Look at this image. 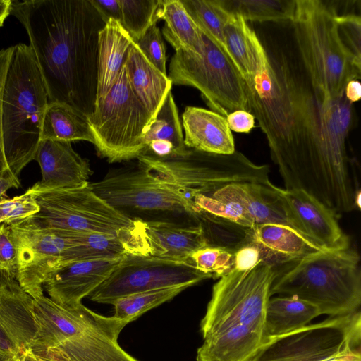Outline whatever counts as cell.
<instances>
[{
	"label": "cell",
	"mask_w": 361,
	"mask_h": 361,
	"mask_svg": "<svg viewBox=\"0 0 361 361\" xmlns=\"http://www.w3.org/2000/svg\"><path fill=\"white\" fill-rule=\"evenodd\" d=\"M265 49L266 71L245 81L248 111L267 137L285 189L305 191L338 219L355 209L359 190L347 150L353 104L345 95L331 99L314 88L299 57L286 47Z\"/></svg>",
	"instance_id": "obj_1"
},
{
	"label": "cell",
	"mask_w": 361,
	"mask_h": 361,
	"mask_svg": "<svg viewBox=\"0 0 361 361\" xmlns=\"http://www.w3.org/2000/svg\"><path fill=\"white\" fill-rule=\"evenodd\" d=\"M11 13L27 33L49 102L89 116L97 101L99 35L106 25L90 1L12 0Z\"/></svg>",
	"instance_id": "obj_2"
},
{
	"label": "cell",
	"mask_w": 361,
	"mask_h": 361,
	"mask_svg": "<svg viewBox=\"0 0 361 361\" xmlns=\"http://www.w3.org/2000/svg\"><path fill=\"white\" fill-rule=\"evenodd\" d=\"M278 267L261 262L233 269L213 286L200 323L197 361H250L266 341L265 313Z\"/></svg>",
	"instance_id": "obj_3"
},
{
	"label": "cell",
	"mask_w": 361,
	"mask_h": 361,
	"mask_svg": "<svg viewBox=\"0 0 361 361\" xmlns=\"http://www.w3.org/2000/svg\"><path fill=\"white\" fill-rule=\"evenodd\" d=\"M336 1L295 0V47L312 85L331 99L345 95L348 82L359 80L361 59L346 47L337 21Z\"/></svg>",
	"instance_id": "obj_4"
},
{
	"label": "cell",
	"mask_w": 361,
	"mask_h": 361,
	"mask_svg": "<svg viewBox=\"0 0 361 361\" xmlns=\"http://www.w3.org/2000/svg\"><path fill=\"white\" fill-rule=\"evenodd\" d=\"M360 262V255L350 247L322 250L278 268L271 295L295 296L330 317L353 313L361 304Z\"/></svg>",
	"instance_id": "obj_5"
},
{
	"label": "cell",
	"mask_w": 361,
	"mask_h": 361,
	"mask_svg": "<svg viewBox=\"0 0 361 361\" xmlns=\"http://www.w3.org/2000/svg\"><path fill=\"white\" fill-rule=\"evenodd\" d=\"M47 90L30 45L18 44L9 65L1 100V130L11 171L20 175L40 141Z\"/></svg>",
	"instance_id": "obj_6"
},
{
	"label": "cell",
	"mask_w": 361,
	"mask_h": 361,
	"mask_svg": "<svg viewBox=\"0 0 361 361\" xmlns=\"http://www.w3.org/2000/svg\"><path fill=\"white\" fill-rule=\"evenodd\" d=\"M32 193L39 210L19 221L41 228L114 235L123 242L129 254L149 255L144 221L128 217L88 185Z\"/></svg>",
	"instance_id": "obj_7"
},
{
	"label": "cell",
	"mask_w": 361,
	"mask_h": 361,
	"mask_svg": "<svg viewBox=\"0 0 361 361\" xmlns=\"http://www.w3.org/2000/svg\"><path fill=\"white\" fill-rule=\"evenodd\" d=\"M137 159L149 176L173 189L190 207L194 196L210 193L226 185L270 181L268 165L256 164L236 150L225 155L189 149L180 157L143 154Z\"/></svg>",
	"instance_id": "obj_8"
},
{
	"label": "cell",
	"mask_w": 361,
	"mask_h": 361,
	"mask_svg": "<svg viewBox=\"0 0 361 361\" xmlns=\"http://www.w3.org/2000/svg\"><path fill=\"white\" fill-rule=\"evenodd\" d=\"M87 119L96 149L109 162L143 154V137L153 119L133 92L124 66L109 92L97 100Z\"/></svg>",
	"instance_id": "obj_9"
},
{
	"label": "cell",
	"mask_w": 361,
	"mask_h": 361,
	"mask_svg": "<svg viewBox=\"0 0 361 361\" xmlns=\"http://www.w3.org/2000/svg\"><path fill=\"white\" fill-rule=\"evenodd\" d=\"M250 361H361V313L268 338Z\"/></svg>",
	"instance_id": "obj_10"
},
{
	"label": "cell",
	"mask_w": 361,
	"mask_h": 361,
	"mask_svg": "<svg viewBox=\"0 0 361 361\" xmlns=\"http://www.w3.org/2000/svg\"><path fill=\"white\" fill-rule=\"evenodd\" d=\"M204 36L200 54L176 51L169 64L172 85L197 89L213 111L224 117L237 110L248 111L246 83L228 55Z\"/></svg>",
	"instance_id": "obj_11"
},
{
	"label": "cell",
	"mask_w": 361,
	"mask_h": 361,
	"mask_svg": "<svg viewBox=\"0 0 361 361\" xmlns=\"http://www.w3.org/2000/svg\"><path fill=\"white\" fill-rule=\"evenodd\" d=\"M97 195L128 217L135 214L186 215L195 221L188 202L169 186L149 176L138 164L110 171L102 179L89 183Z\"/></svg>",
	"instance_id": "obj_12"
},
{
	"label": "cell",
	"mask_w": 361,
	"mask_h": 361,
	"mask_svg": "<svg viewBox=\"0 0 361 361\" xmlns=\"http://www.w3.org/2000/svg\"><path fill=\"white\" fill-rule=\"evenodd\" d=\"M212 278L190 259L178 260L127 254L111 275L90 295L92 301L112 305L123 296L174 286H188Z\"/></svg>",
	"instance_id": "obj_13"
},
{
	"label": "cell",
	"mask_w": 361,
	"mask_h": 361,
	"mask_svg": "<svg viewBox=\"0 0 361 361\" xmlns=\"http://www.w3.org/2000/svg\"><path fill=\"white\" fill-rule=\"evenodd\" d=\"M9 226L17 249L16 279L33 298L40 296L44 283L61 266L65 252L79 243V232L41 228L20 221Z\"/></svg>",
	"instance_id": "obj_14"
},
{
	"label": "cell",
	"mask_w": 361,
	"mask_h": 361,
	"mask_svg": "<svg viewBox=\"0 0 361 361\" xmlns=\"http://www.w3.org/2000/svg\"><path fill=\"white\" fill-rule=\"evenodd\" d=\"M275 190L291 228L324 250L350 247L349 237L330 209L302 190Z\"/></svg>",
	"instance_id": "obj_15"
},
{
	"label": "cell",
	"mask_w": 361,
	"mask_h": 361,
	"mask_svg": "<svg viewBox=\"0 0 361 361\" xmlns=\"http://www.w3.org/2000/svg\"><path fill=\"white\" fill-rule=\"evenodd\" d=\"M33 299L37 332L30 350L34 355L59 346L110 320V317L99 314L82 303L75 307H63L44 294Z\"/></svg>",
	"instance_id": "obj_16"
},
{
	"label": "cell",
	"mask_w": 361,
	"mask_h": 361,
	"mask_svg": "<svg viewBox=\"0 0 361 361\" xmlns=\"http://www.w3.org/2000/svg\"><path fill=\"white\" fill-rule=\"evenodd\" d=\"M33 301L16 279L0 274V350L11 357L29 350L37 332Z\"/></svg>",
	"instance_id": "obj_17"
},
{
	"label": "cell",
	"mask_w": 361,
	"mask_h": 361,
	"mask_svg": "<svg viewBox=\"0 0 361 361\" xmlns=\"http://www.w3.org/2000/svg\"><path fill=\"white\" fill-rule=\"evenodd\" d=\"M123 257L66 263L53 271L43 284L49 298L68 307L80 305L114 271Z\"/></svg>",
	"instance_id": "obj_18"
},
{
	"label": "cell",
	"mask_w": 361,
	"mask_h": 361,
	"mask_svg": "<svg viewBox=\"0 0 361 361\" xmlns=\"http://www.w3.org/2000/svg\"><path fill=\"white\" fill-rule=\"evenodd\" d=\"M33 160L41 169L42 179L27 190L40 192L87 186L92 171L87 159L81 157L71 142L40 140Z\"/></svg>",
	"instance_id": "obj_19"
},
{
	"label": "cell",
	"mask_w": 361,
	"mask_h": 361,
	"mask_svg": "<svg viewBox=\"0 0 361 361\" xmlns=\"http://www.w3.org/2000/svg\"><path fill=\"white\" fill-rule=\"evenodd\" d=\"M247 242L258 247L263 262L277 267L324 250L290 226L279 223L255 226L249 231Z\"/></svg>",
	"instance_id": "obj_20"
},
{
	"label": "cell",
	"mask_w": 361,
	"mask_h": 361,
	"mask_svg": "<svg viewBox=\"0 0 361 361\" xmlns=\"http://www.w3.org/2000/svg\"><path fill=\"white\" fill-rule=\"evenodd\" d=\"M149 255L188 260L197 250L208 245L200 224L168 221H144Z\"/></svg>",
	"instance_id": "obj_21"
},
{
	"label": "cell",
	"mask_w": 361,
	"mask_h": 361,
	"mask_svg": "<svg viewBox=\"0 0 361 361\" xmlns=\"http://www.w3.org/2000/svg\"><path fill=\"white\" fill-rule=\"evenodd\" d=\"M187 148L216 154H231L235 142L226 117L201 107L187 106L182 114Z\"/></svg>",
	"instance_id": "obj_22"
},
{
	"label": "cell",
	"mask_w": 361,
	"mask_h": 361,
	"mask_svg": "<svg viewBox=\"0 0 361 361\" xmlns=\"http://www.w3.org/2000/svg\"><path fill=\"white\" fill-rule=\"evenodd\" d=\"M275 186L270 181L235 183L208 194L238 204L255 226L267 223L289 226Z\"/></svg>",
	"instance_id": "obj_23"
},
{
	"label": "cell",
	"mask_w": 361,
	"mask_h": 361,
	"mask_svg": "<svg viewBox=\"0 0 361 361\" xmlns=\"http://www.w3.org/2000/svg\"><path fill=\"white\" fill-rule=\"evenodd\" d=\"M224 35L227 54L245 82L266 71L269 60L264 44L242 17L230 13Z\"/></svg>",
	"instance_id": "obj_24"
},
{
	"label": "cell",
	"mask_w": 361,
	"mask_h": 361,
	"mask_svg": "<svg viewBox=\"0 0 361 361\" xmlns=\"http://www.w3.org/2000/svg\"><path fill=\"white\" fill-rule=\"evenodd\" d=\"M124 66L130 86L154 120L171 90L172 82L144 56L134 42Z\"/></svg>",
	"instance_id": "obj_25"
},
{
	"label": "cell",
	"mask_w": 361,
	"mask_h": 361,
	"mask_svg": "<svg viewBox=\"0 0 361 361\" xmlns=\"http://www.w3.org/2000/svg\"><path fill=\"white\" fill-rule=\"evenodd\" d=\"M143 143V154L158 158L180 157L188 152L171 91L146 131Z\"/></svg>",
	"instance_id": "obj_26"
},
{
	"label": "cell",
	"mask_w": 361,
	"mask_h": 361,
	"mask_svg": "<svg viewBox=\"0 0 361 361\" xmlns=\"http://www.w3.org/2000/svg\"><path fill=\"white\" fill-rule=\"evenodd\" d=\"M133 42L121 23L113 19L99 32L97 100L102 99L114 85Z\"/></svg>",
	"instance_id": "obj_27"
},
{
	"label": "cell",
	"mask_w": 361,
	"mask_h": 361,
	"mask_svg": "<svg viewBox=\"0 0 361 361\" xmlns=\"http://www.w3.org/2000/svg\"><path fill=\"white\" fill-rule=\"evenodd\" d=\"M320 314L316 306L295 296L270 298L265 313L266 341L300 329Z\"/></svg>",
	"instance_id": "obj_28"
},
{
	"label": "cell",
	"mask_w": 361,
	"mask_h": 361,
	"mask_svg": "<svg viewBox=\"0 0 361 361\" xmlns=\"http://www.w3.org/2000/svg\"><path fill=\"white\" fill-rule=\"evenodd\" d=\"M40 140L68 142L85 140L92 144L94 142L87 116L61 102L48 103L43 118Z\"/></svg>",
	"instance_id": "obj_29"
},
{
	"label": "cell",
	"mask_w": 361,
	"mask_h": 361,
	"mask_svg": "<svg viewBox=\"0 0 361 361\" xmlns=\"http://www.w3.org/2000/svg\"><path fill=\"white\" fill-rule=\"evenodd\" d=\"M161 19L164 25L161 35L176 51L199 54L204 44V36L187 13L181 0H163Z\"/></svg>",
	"instance_id": "obj_30"
},
{
	"label": "cell",
	"mask_w": 361,
	"mask_h": 361,
	"mask_svg": "<svg viewBox=\"0 0 361 361\" xmlns=\"http://www.w3.org/2000/svg\"><path fill=\"white\" fill-rule=\"evenodd\" d=\"M230 13L242 17L245 21L265 23L291 22L295 0H221Z\"/></svg>",
	"instance_id": "obj_31"
},
{
	"label": "cell",
	"mask_w": 361,
	"mask_h": 361,
	"mask_svg": "<svg viewBox=\"0 0 361 361\" xmlns=\"http://www.w3.org/2000/svg\"><path fill=\"white\" fill-rule=\"evenodd\" d=\"M181 2L202 33L227 54L224 29L230 13L224 8L221 0H181Z\"/></svg>",
	"instance_id": "obj_32"
},
{
	"label": "cell",
	"mask_w": 361,
	"mask_h": 361,
	"mask_svg": "<svg viewBox=\"0 0 361 361\" xmlns=\"http://www.w3.org/2000/svg\"><path fill=\"white\" fill-rule=\"evenodd\" d=\"M127 254L125 245L114 235L81 232L80 243L65 252L61 266L80 260L120 258Z\"/></svg>",
	"instance_id": "obj_33"
},
{
	"label": "cell",
	"mask_w": 361,
	"mask_h": 361,
	"mask_svg": "<svg viewBox=\"0 0 361 361\" xmlns=\"http://www.w3.org/2000/svg\"><path fill=\"white\" fill-rule=\"evenodd\" d=\"M188 288L174 286L123 296L112 304L114 308L113 317L128 324L148 310L171 300Z\"/></svg>",
	"instance_id": "obj_34"
},
{
	"label": "cell",
	"mask_w": 361,
	"mask_h": 361,
	"mask_svg": "<svg viewBox=\"0 0 361 361\" xmlns=\"http://www.w3.org/2000/svg\"><path fill=\"white\" fill-rule=\"evenodd\" d=\"M121 25L135 42L161 19L163 0H118Z\"/></svg>",
	"instance_id": "obj_35"
},
{
	"label": "cell",
	"mask_w": 361,
	"mask_h": 361,
	"mask_svg": "<svg viewBox=\"0 0 361 361\" xmlns=\"http://www.w3.org/2000/svg\"><path fill=\"white\" fill-rule=\"evenodd\" d=\"M233 252L234 250L208 244L192 252L189 259L197 270L220 279L233 269Z\"/></svg>",
	"instance_id": "obj_36"
},
{
	"label": "cell",
	"mask_w": 361,
	"mask_h": 361,
	"mask_svg": "<svg viewBox=\"0 0 361 361\" xmlns=\"http://www.w3.org/2000/svg\"><path fill=\"white\" fill-rule=\"evenodd\" d=\"M39 210L35 195L27 190L19 196L0 201V224L11 225L35 214Z\"/></svg>",
	"instance_id": "obj_37"
},
{
	"label": "cell",
	"mask_w": 361,
	"mask_h": 361,
	"mask_svg": "<svg viewBox=\"0 0 361 361\" xmlns=\"http://www.w3.org/2000/svg\"><path fill=\"white\" fill-rule=\"evenodd\" d=\"M135 43L145 58L159 71L166 75V48L161 32L157 24L152 25Z\"/></svg>",
	"instance_id": "obj_38"
},
{
	"label": "cell",
	"mask_w": 361,
	"mask_h": 361,
	"mask_svg": "<svg viewBox=\"0 0 361 361\" xmlns=\"http://www.w3.org/2000/svg\"><path fill=\"white\" fill-rule=\"evenodd\" d=\"M18 269L17 249L9 225L0 224V274L16 279Z\"/></svg>",
	"instance_id": "obj_39"
},
{
	"label": "cell",
	"mask_w": 361,
	"mask_h": 361,
	"mask_svg": "<svg viewBox=\"0 0 361 361\" xmlns=\"http://www.w3.org/2000/svg\"><path fill=\"white\" fill-rule=\"evenodd\" d=\"M14 51V46L0 50V175L11 171L6 156L1 130V100L6 73Z\"/></svg>",
	"instance_id": "obj_40"
},
{
	"label": "cell",
	"mask_w": 361,
	"mask_h": 361,
	"mask_svg": "<svg viewBox=\"0 0 361 361\" xmlns=\"http://www.w3.org/2000/svg\"><path fill=\"white\" fill-rule=\"evenodd\" d=\"M233 255V269L238 271L250 269L263 261L260 250L251 242L234 250Z\"/></svg>",
	"instance_id": "obj_41"
},
{
	"label": "cell",
	"mask_w": 361,
	"mask_h": 361,
	"mask_svg": "<svg viewBox=\"0 0 361 361\" xmlns=\"http://www.w3.org/2000/svg\"><path fill=\"white\" fill-rule=\"evenodd\" d=\"M231 130L237 133H249L255 128V116L249 111L237 110L226 117Z\"/></svg>",
	"instance_id": "obj_42"
},
{
	"label": "cell",
	"mask_w": 361,
	"mask_h": 361,
	"mask_svg": "<svg viewBox=\"0 0 361 361\" xmlns=\"http://www.w3.org/2000/svg\"><path fill=\"white\" fill-rule=\"evenodd\" d=\"M103 20L106 23L113 19L121 23V11L118 0H90Z\"/></svg>",
	"instance_id": "obj_43"
},
{
	"label": "cell",
	"mask_w": 361,
	"mask_h": 361,
	"mask_svg": "<svg viewBox=\"0 0 361 361\" xmlns=\"http://www.w3.org/2000/svg\"><path fill=\"white\" fill-rule=\"evenodd\" d=\"M20 185L19 176L11 171H6L0 175V201L8 198L7 191L9 189H18Z\"/></svg>",
	"instance_id": "obj_44"
},
{
	"label": "cell",
	"mask_w": 361,
	"mask_h": 361,
	"mask_svg": "<svg viewBox=\"0 0 361 361\" xmlns=\"http://www.w3.org/2000/svg\"><path fill=\"white\" fill-rule=\"evenodd\" d=\"M345 96L352 104L360 99L361 84L359 80H353L348 82L345 88Z\"/></svg>",
	"instance_id": "obj_45"
},
{
	"label": "cell",
	"mask_w": 361,
	"mask_h": 361,
	"mask_svg": "<svg viewBox=\"0 0 361 361\" xmlns=\"http://www.w3.org/2000/svg\"><path fill=\"white\" fill-rule=\"evenodd\" d=\"M12 0H0V27L11 13Z\"/></svg>",
	"instance_id": "obj_46"
},
{
	"label": "cell",
	"mask_w": 361,
	"mask_h": 361,
	"mask_svg": "<svg viewBox=\"0 0 361 361\" xmlns=\"http://www.w3.org/2000/svg\"><path fill=\"white\" fill-rule=\"evenodd\" d=\"M12 361H39L34 354L27 350L20 356L14 358Z\"/></svg>",
	"instance_id": "obj_47"
},
{
	"label": "cell",
	"mask_w": 361,
	"mask_h": 361,
	"mask_svg": "<svg viewBox=\"0 0 361 361\" xmlns=\"http://www.w3.org/2000/svg\"><path fill=\"white\" fill-rule=\"evenodd\" d=\"M13 359L0 350V361H12Z\"/></svg>",
	"instance_id": "obj_48"
},
{
	"label": "cell",
	"mask_w": 361,
	"mask_h": 361,
	"mask_svg": "<svg viewBox=\"0 0 361 361\" xmlns=\"http://www.w3.org/2000/svg\"><path fill=\"white\" fill-rule=\"evenodd\" d=\"M35 357H36V356H35ZM37 360H38L39 361H43V360H42L39 359L38 357H37Z\"/></svg>",
	"instance_id": "obj_49"
}]
</instances>
